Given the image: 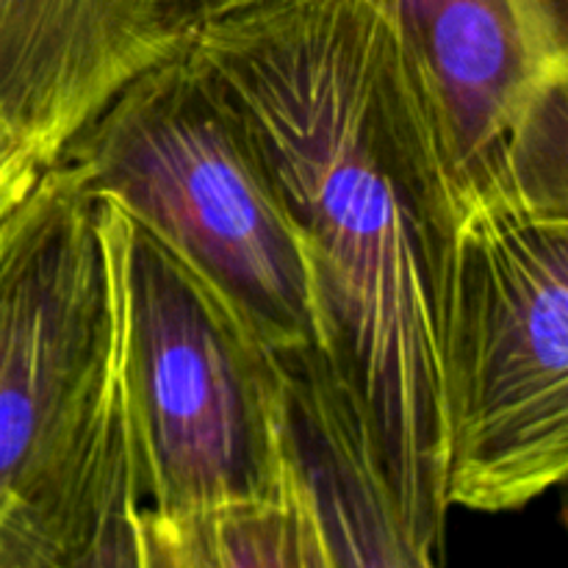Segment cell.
<instances>
[{
	"label": "cell",
	"mask_w": 568,
	"mask_h": 568,
	"mask_svg": "<svg viewBox=\"0 0 568 568\" xmlns=\"http://www.w3.org/2000/svg\"><path fill=\"white\" fill-rule=\"evenodd\" d=\"M303 247L325 355L408 519L442 547V338L460 205L388 0H250L189 31Z\"/></svg>",
	"instance_id": "cell-1"
},
{
	"label": "cell",
	"mask_w": 568,
	"mask_h": 568,
	"mask_svg": "<svg viewBox=\"0 0 568 568\" xmlns=\"http://www.w3.org/2000/svg\"><path fill=\"white\" fill-rule=\"evenodd\" d=\"M55 161L175 250L272 353L325 347L308 264L270 164L189 33L111 94Z\"/></svg>",
	"instance_id": "cell-2"
},
{
	"label": "cell",
	"mask_w": 568,
	"mask_h": 568,
	"mask_svg": "<svg viewBox=\"0 0 568 568\" xmlns=\"http://www.w3.org/2000/svg\"><path fill=\"white\" fill-rule=\"evenodd\" d=\"M114 261L116 381L148 508L164 519L283 491L277 355L159 236L98 200Z\"/></svg>",
	"instance_id": "cell-3"
},
{
	"label": "cell",
	"mask_w": 568,
	"mask_h": 568,
	"mask_svg": "<svg viewBox=\"0 0 568 568\" xmlns=\"http://www.w3.org/2000/svg\"><path fill=\"white\" fill-rule=\"evenodd\" d=\"M444 499L519 510L568 469V211L469 205L442 338Z\"/></svg>",
	"instance_id": "cell-4"
},
{
	"label": "cell",
	"mask_w": 568,
	"mask_h": 568,
	"mask_svg": "<svg viewBox=\"0 0 568 568\" xmlns=\"http://www.w3.org/2000/svg\"><path fill=\"white\" fill-rule=\"evenodd\" d=\"M116 358L100 205L61 161L0 225V510L89 436Z\"/></svg>",
	"instance_id": "cell-5"
},
{
	"label": "cell",
	"mask_w": 568,
	"mask_h": 568,
	"mask_svg": "<svg viewBox=\"0 0 568 568\" xmlns=\"http://www.w3.org/2000/svg\"><path fill=\"white\" fill-rule=\"evenodd\" d=\"M460 216L568 205V0H388Z\"/></svg>",
	"instance_id": "cell-6"
},
{
	"label": "cell",
	"mask_w": 568,
	"mask_h": 568,
	"mask_svg": "<svg viewBox=\"0 0 568 568\" xmlns=\"http://www.w3.org/2000/svg\"><path fill=\"white\" fill-rule=\"evenodd\" d=\"M183 39L170 0H0V116L55 164L111 94Z\"/></svg>",
	"instance_id": "cell-7"
},
{
	"label": "cell",
	"mask_w": 568,
	"mask_h": 568,
	"mask_svg": "<svg viewBox=\"0 0 568 568\" xmlns=\"http://www.w3.org/2000/svg\"><path fill=\"white\" fill-rule=\"evenodd\" d=\"M283 436L336 568H442L438 547L399 505L358 399L325 349L275 353Z\"/></svg>",
	"instance_id": "cell-8"
},
{
	"label": "cell",
	"mask_w": 568,
	"mask_h": 568,
	"mask_svg": "<svg viewBox=\"0 0 568 568\" xmlns=\"http://www.w3.org/2000/svg\"><path fill=\"white\" fill-rule=\"evenodd\" d=\"M0 568H186L170 525L144 505L116 358L89 436L0 510Z\"/></svg>",
	"instance_id": "cell-9"
},
{
	"label": "cell",
	"mask_w": 568,
	"mask_h": 568,
	"mask_svg": "<svg viewBox=\"0 0 568 568\" xmlns=\"http://www.w3.org/2000/svg\"><path fill=\"white\" fill-rule=\"evenodd\" d=\"M164 521L186 568H336L294 466L275 497Z\"/></svg>",
	"instance_id": "cell-10"
},
{
	"label": "cell",
	"mask_w": 568,
	"mask_h": 568,
	"mask_svg": "<svg viewBox=\"0 0 568 568\" xmlns=\"http://www.w3.org/2000/svg\"><path fill=\"white\" fill-rule=\"evenodd\" d=\"M48 166L42 153L0 116V225L31 197Z\"/></svg>",
	"instance_id": "cell-11"
},
{
	"label": "cell",
	"mask_w": 568,
	"mask_h": 568,
	"mask_svg": "<svg viewBox=\"0 0 568 568\" xmlns=\"http://www.w3.org/2000/svg\"><path fill=\"white\" fill-rule=\"evenodd\" d=\"M242 3H250V0H170V9H172V14H175L178 26L189 33L194 26H197V22L209 20V17L220 14V11H227V9H233V6H242Z\"/></svg>",
	"instance_id": "cell-12"
}]
</instances>
